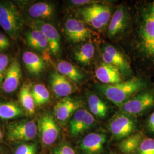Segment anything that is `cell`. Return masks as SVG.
Returning <instances> with one entry per match:
<instances>
[{"label": "cell", "mask_w": 154, "mask_h": 154, "mask_svg": "<svg viewBox=\"0 0 154 154\" xmlns=\"http://www.w3.org/2000/svg\"><path fill=\"white\" fill-rule=\"evenodd\" d=\"M81 106L80 102L69 97L61 99L54 107L56 119L61 123H65Z\"/></svg>", "instance_id": "obj_16"}, {"label": "cell", "mask_w": 154, "mask_h": 154, "mask_svg": "<svg viewBox=\"0 0 154 154\" xmlns=\"http://www.w3.org/2000/svg\"><path fill=\"white\" fill-rule=\"evenodd\" d=\"M39 132L42 143L49 146L55 143L60 135V128L52 115L45 113L38 120Z\"/></svg>", "instance_id": "obj_7"}, {"label": "cell", "mask_w": 154, "mask_h": 154, "mask_svg": "<svg viewBox=\"0 0 154 154\" xmlns=\"http://www.w3.org/2000/svg\"><path fill=\"white\" fill-rule=\"evenodd\" d=\"M95 54V47L91 43L82 45L75 51L74 57L76 61L84 65H87L93 58Z\"/></svg>", "instance_id": "obj_27"}, {"label": "cell", "mask_w": 154, "mask_h": 154, "mask_svg": "<svg viewBox=\"0 0 154 154\" xmlns=\"http://www.w3.org/2000/svg\"><path fill=\"white\" fill-rule=\"evenodd\" d=\"M57 71L72 82L79 83L82 82L84 75L76 66L66 61L59 62L57 65Z\"/></svg>", "instance_id": "obj_23"}, {"label": "cell", "mask_w": 154, "mask_h": 154, "mask_svg": "<svg viewBox=\"0 0 154 154\" xmlns=\"http://www.w3.org/2000/svg\"><path fill=\"white\" fill-rule=\"evenodd\" d=\"M99 1H91V0H73L71 1L72 4L75 5H87V4H98Z\"/></svg>", "instance_id": "obj_33"}, {"label": "cell", "mask_w": 154, "mask_h": 154, "mask_svg": "<svg viewBox=\"0 0 154 154\" xmlns=\"http://www.w3.org/2000/svg\"><path fill=\"white\" fill-rule=\"evenodd\" d=\"M23 110L20 106L13 102L0 103V119H11L23 115Z\"/></svg>", "instance_id": "obj_26"}, {"label": "cell", "mask_w": 154, "mask_h": 154, "mask_svg": "<svg viewBox=\"0 0 154 154\" xmlns=\"http://www.w3.org/2000/svg\"><path fill=\"white\" fill-rule=\"evenodd\" d=\"M20 100L23 109L29 115H33L35 112V105L33 98L32 88L28 83H25L21 88L20 94Z\"/></svg>", "instance_id": "obj_24"}, {"label": "cell", "mask_w": 154, "mask_h": 154, "mask_svg": "<svg viewBox=\"0 0 154 154\" xmlns=\"http://www.w3.org/2000/svg\"><path fill=\"white\" fill-rule=\"evenodd\" d=\"M122 75L116 67L106 63H101L95 70V76L105 85H114L123 82Z\"/></svg>", "instance_id": "obj_17"}, {"label": "cell", "mask_w": 154, "mask_h": 154, "mask_svg": "<svg viewBox=\"0 0 154 154\" xmlns=\"http://www.w3.org/2000/svg\"><path fill=\"white\" fill-rule=\"evenodd\" d=\"M79 13L85 22L97 29L105 27L111 18L110 8L98 4L82 8Z\"/></svg>", "instance_id": "obj_3"}, {"label": "cell", "mask_w": 154, "mask_h": 154, "mask_svg": "<svg viewBox=\"0 0 154 154\" xmlns=\"http://www.w3.org/2000/svg\"><path fill=\"white\" fill-rule=\"evenodd\" d=\"M9 57L5 54H0V85H2L8 67Z\"/></svg>", "instance_id": "obj_31"}, {"label": "cell", "mask_w": 154, "mask_h": 154, "mask_svg": "<svg viewBox=\"0 0 154 154\" xmlns=\"http://www.w3.org/2000/svg\"><path fill=\"white\" fill-rule=\"evenodd\" d=\"M95 122L94 116L85 109H78L72 116L70 123V132L76 137L90 128Z\"/></svg>", "instance_id": "obj_9"}, {"label": "cell", "mask_w": 154, "mask_h": 154, "mask_svg": "<svg viewBox=\"0 0 154 154\" xmlns=\"http://www.w3.org/2000/svg\"><path fill=\"white\" fill-rule=\"evenodd\" d=\"M4 50L5 49H4V48H2V46L0 45V51H2V50Z\"/></svg>", "instance_id": "obj_38"}, {"label": "cell", "mask_w": 154, "mask_h": 154, "mask_svg": "<svg viewBox=\"0 0 154 154\" xmlns=\"http://www.w3.org/2000/svg\"><path fill=\"white\" fill-rule=\"evenodd\" d=\"M37 151L36 143H23L17 148L14 154H36Z\"/></svg>", "instance_id": "obj_30"}, {"label": "cell", "mask_w": 154, "mask_h": 154, "mask_svg": "<svg viewBox=\"0 0 154 154\" xmlns=\"http://www.w3.org/2000/svg\"><path fill=\"white\" fill-rule=\"evenodd\" d=\"M2 136V132H1V130H0V141H1V140Z\"/></svg>", "instance_id": "obj_37"}, {"label": "cell", "mask_w": 154, "mask_h": 154, "mask_svg": "<svg viewBox=\"0 0 154 154\" xmlns=\"http://www.w3.org/2000/svg\"><path fill=\"white\" fill-rule=\"evenodd\" d=\"M38 126L33 120L14 122L7 127L6 135L12 142H28L37 135Z\"/></svg>", "instance_id": "obj_4"}, {"label": "cell", "mask_w": 154, "mask_h": 154, "mask_svg": "<svg viewBox=\"0 0 154 154\" xmlns=\"http://www.w3.org/2000/svg\"><path fill=\"white\" fill-rule=\"evenodd\" d=\"M109 130L112 135L118 139L128 137L135 132L136 124L133 118L126 113L118 114L109 123Z\"/></svg>", "instance_id": "obj_6"}, {"label": "cell", "mask_w": 154, "mask_h": 154, "mask_svg": "<svg viewBox=\"0 0 154 154\" xmlns=\"http://www.w3.org/2000/svg\"><path fill=\"white\" fill-rule=\"evenodd\" d=\"M138 154H154V139H144L138 149Z\"/></svg>", "instance_id": "obj_29"}, {"label": "cell", "mask_w": 154, "mask_h": 154, "mask_svg": "<svg viewBox=\"0 0 154 154\" xmlns=\"http://www.w3.org/2000/svg\"><path fill=\"white\" fill-rule=\"evenodd\" d=\"M54 13V6L51 3L45 2H36L30 6L28 14L34 19L49 18Z\"/></svg>", "instance_id": "obj_22"}, {"label": "cell", "mask_w": 154, "mask_h": 154, "mask_svg": "<svg viewBox=\"0 0 154 154\" xmlns=\"http://www.w3.org/2000/svg\"><path fill=\"white\" fill-rule=\"evenodd\" d=\"M52 154H76L74 149L70 145L62 144L53 149Z\"/></svg>", "instance_id": "obj_32"}, {"label": "cell", "mask_w": 154, "mask_h": 154, "mask_svg": "<svg viewBox=\"0 0 154 154\" xmlns=\"http://www.w3.org/2000/svg\"><path fill=\"white\" fill-rule=\"evenodd\" d=\"M106 142L105 134L92 132L83 139L79 148L84 154H99L103 151Z\"/></svg>", "instance_id": "obj_14"}, {"label": "cell", "mask_w": 154, "mask_h": 154, "mask_svg": "<svg viewBox=\"0 0 154 154\" xmlns=\"http://www.w3.org/2000/svg\"><path fill=\"white\" fill-rule=\"evenodd\" d=\"M149 13L151 14V16L154 18V2H152V5L149 7Z\"/></svg>", "instance_id": "obj_36"}, {"label": "cell", "mask_w": 154, "mask_h": 154, "mask_svg": "<svg viewBox=\"0 0 154 154\" xmlns=\"http://www.w3.org/2000/svg\"><path fill=\"white\" fill-rule=\"evenodd\" d=\"M22 77L21 67L17 60L11 61L6 72L2 88L6 93H11L15 91L19 86Z\"/></svg>", "instance_id": "obj_13"}, {"label": "cell", "mask_w": 154, "mask_h": 154, "mask_svg": "<svg viewBox=\"0 0 154 154\" xmlns=\"http://www.w3.org/2000/svg\"><path fill=\"white\" fill-rule=\"evenodd\" d=\"M33 25L44 34L49 44L50 51L54 55L58 54L61 49V39L57 29L50 23L40 21L34 22Z\"/></svg>", "instance_id": "obj_15"}, {"label": "cell", "mask_w": 154, "mask_h": 154, "mask_svg": "<svg viewBox=\"0 0 154 154\" xmlns=\"http://www.w3.org/2000/svg\"><path fill=\"white\" fill-rule=\"evenodd\" d=\"M143 139L141 132H137L122 139L118 144V149L123 154L138 153V149Z\"/></svg>", "instance_id": "obj_21"}, {"label": "cell", "mask_w": 154, "mask_h": 154, "mask_svg": "<svg viewBox=\"0 0 154 154\" xmlns=\"http://www.w3.org/2000/svg\"><path fill=\"white\" fill-rule=\"evenodd\" d=\"M0 45L4 49H7L10 46V42L5 35L0 33Z\"/></svg>", "instance_id": "obj_34"}, {"label": "cell", "mask_w": 154, "mask_h": 154, "mask_svg": "<svg viewBox=\"0 0 154 154\" xmlns=\"http://www.w3.org/2000/svg\"><path fill=\"white\" fill-rule=\"evenodd\" d=\"M22 61L25 68L31 74L38 76L45 69L44 60L37 54L30 51H26L22 55Z\"/></svg>", "instance_id": "obj_18"}, {"label": "cell", "mask_w": 154, "mask_h": 154, "mask_svg": "<svg viewBox=\"0 0 154 154\" xmlns=\"http://www.w3.org/2000/svg\"><path fill=\"white\" fill-rule=\"evenodd\" d=\"M141 45L144 53L154 60V18L147 12L141 29Z\"/></svg>", "instance_id": "obj_8"}, {"label": "cell", "mask_w": 154, "mask_h": 154, "mask_svg": "<svg viewBox=\"0 0 154 154\" xmlns=\"http://www.w3.org/2000/svg\"><path fill=\"white\" fill-rule=\"evenodd\" d=\"M127 16L126 11L122 7L119 8L110 21L108 28V36L111 38L121 33L126 25Z\"/></svg>", "instance_id": "obj_20"}, {"label": "cell", "mask_w": 154, "mask_h": 154, "mask_svg": "<svg viewBox=\"0 0 154 154\" xmlns=\"http://www.w3.org/2000/svg\"><path fill=\"white\" fill-rule=\"evenodd\" d=\"M50 83L53 93L58 97H67L77 90L74 82L58 72L50 75Z\"/></svg>", "instance_id": "obj_11"}, {"label": "cell", "mask_w": 154, "mask_h": 154, "mask_svg": "<svg viewBox=\"0 0 154 154\" xmlns=\"http://www.w3.org/2000/svg\"><path fill=\"white\" fill-rule=\"evenodd\" d=\"M154 106V91L146 90L140 91L128 99L121 108L122 111L130 116H137Z\"/></svg>", "instance_id": "obj_5"}, {"label": "cell", "mask_w": 154, "mask_h": 154, "mask_svg": "<svg viewBox=\"0 0 154 154\" xmlns=\"http://www.w3.org/2000/svg\"><path fill=\"white\" fill-rule=\"evenodd\" d=\"M27 44L34 49L39 51L46 52L50 50L49 44L44 33L38 29L30 30L26 34Z\"/></svg>", "instance_id": "obj_19"}, {"label": "cell", "mask_w": 154, "mask_h": 154, "mask_svg": "<svg viewBox=\"0 0 154 154\" xmlns=\"http://www.w3.org/2000/svg\"><path fill=\"white\" fill-rule=\"evenodd\" d=\"M104 63L116 67L122 75H129L131 73V67L125 56L111 45L106 46L102 54Z\"/></svg>", "instance_id": "obj_10"}, {"label": "cell", "mask_w": 154, "mask_h": 154, "mask_svg": "<svg viewBox=\"0 0 154 154\" xmlns=\"http://www.w3.org/2000/svg\"><path fill=\"white\" fill-rule=\"evenodd\" d=\"M32 91L36 106L45 105L49 101V91L44 85L42 83L34 85L32 88Z\"/></svg>", "instance_id": "obj_28"}, {"label": "cell", "mask_w": 154, "mask_h": 154, "mask_svg": "<svg viewBox=\"0 0 154 154\" xmlns=\"http://www.w3.org/2000/svg\"><path fill=\"white\" fill-rule=\"evenodd\" d=\"M148 127L150 131L154 132V112L150 116L148 121Z\"/></svg>", "instance_id": "obj_35"}, {"label": "cell", "mask_w": 154, "mask_h": 154, "mask_svg": "<svg viewBox=\"0 0 154 154\" xmlns=\"http://www.w3.org/2000/svg\"><path fill=\"white\" fill-rule=\"evenodd\" d=\"M147 83L140 77H132L126 81L114 85H99L98 88L114 105L121 107L128 99L146 88Z\"/></svg>", "instance_id": "obj_1"}, {"label": "cell", "mask_w": 154, "mask_h": 154, "mask_svg": "<svg viewBox=\"0 0 154 154\" xmlns=\"http://www.w3.org/2000/svg\"><path fill=\"white\" fill-rule=\"evenodd\" d=\"M23 25L22 15L13 3L0 1V26L9 36L16 40Z\"/></svg>", "instance_id": "obj_2"}, {"label": "cell", "mask_w": 154, "mask_h": 154, "mask_svg": "<svg viewBox=\"0 0 154 154\" xmlns=\"http://www.w3.org/2000/svg\"><path fill=\"white\" fill-rule=\"evenodd\" d=\"M88 106L91 114L99 118H105L108 113V107L105 102L97 95L91 94L88 99Z\"/></svg>", "instance_id": "obj_25"}, {"label": "cell", "mask_w": 154, "mask_h": 154, "mask_svg": "<svg viewBox=\"0 0 154 154\" xmlns=\"http://www.w3.org/2000/svg\"><path fill=\"white\" fill-rule=\"evenodd\" d=\"M65 28L67 38L75 43L86 41L91 34V32L84 22L75 18L67 20Z\"/></svg>", "instance_id": "obj_12"}]
</instances>
